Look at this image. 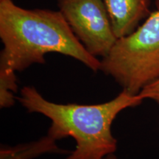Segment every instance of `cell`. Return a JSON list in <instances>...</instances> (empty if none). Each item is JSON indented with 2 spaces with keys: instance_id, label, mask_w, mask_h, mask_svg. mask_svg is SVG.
Returning <instances> with one entry per match:
<instances>
[{
  "instance_id": "cell-3",
  "label": "cell",
  "mask_w": 159,
  "mask_h": 159,
  "mask_svg": "<svg viewBox=\"0 0 159 159\" xmlns=\"http://www.w3.org/2000/svg\"><path fill=\"white\" fill-rule=\"evenodd\" d=\"M156 6L144 23L117 39L101 61L100 70L133 94L159 78V0Z\"/></svg>"
},
{
  "instance_id": "cell-4",
  "label": "cell",
  "mask_w": 159,
  "mask_h": 159,
  "mask_svg": "<svg viewBox=\"0 0 159 159\" xmlns=\"http://www.w3.org/2000/svg\"><path fill=\"white\" fill-rule=\"evenodd\" d=\"M57 5L90 54L104 57L110 52L117 38L103 0H57Z\"/></svg>"
},
{
  "instance_id": "cell-6",
  "label": "cell",
  "mask_w": 159,
  "mask_h": 159,
  "mask_svg": "<svg viewBox=\"0 0 159 159\" xmlns=\"http://www.w3.org/2000/svg\"><path fill=\"white\" fill-rule=\"evenodd\" d=\"M56 141L47 135L44 138L30 144L2 149L1 159H32L46 152H63V151L55 144Z\"/></svg>"
},
{
  "instance_id": "cell-2",
  "label": "cell",
  "mask_w": 159,
  "mask_h": 159,
  "mask_svg": "<svg viewBox=\"0 0 159 159\" xmlns=\"http://www.w3.org/2000/svg\"><path fill=\"white\" fill-rule=\"evenodd\" d=\"M18 99L30 113L51 119L48 135L55 140L72 137L76 148L66 159H104L117 148L111 125L121 111L143 101L139 94L123 90L112 100L96 105L57 104L43 98L34 87L25 86Z\"/></svg>"
},
{
  "instance_id": "cell-7",
  "label": "cell",
  "mask_w": 159,
  "mask_h": 159,
  "mask_svg": "<svg viewBox=\"0 0 159 159\" xmlns=\"http://www.w3.org/2000/svg\"><path fill=\"white\" fill-rule=\"evenodd\" d=\"M17 91L16 72L0 71V105L2 108L13 105L15 98L13 92Z\"/></svg>"
},
{
  "instance_id": "cell-5",
  "label": "cell",
  "mask_w": 159,
  "mask_h": 159,
  "mask_svg": "<svg viewBox=\"0 0 159 159\" xmlns=\"http://www.w3.org/2000/svg\"><path fill=\"white\" fill-rule=\"evenodd\" d=\"M117 39L131 34L150 14L152 0H103Z\"/></svg>"
},
{
  "instance_id": "cell-9",
  "label": "cell",
  "mask_w": 159,
  "mask_h": 159,
  "mask_svg": "<svg viewBox=\"0 0 159 159\" xmlns=\"http://www.w3.org/2000/svg\"><path fill=\"white\" fill-rule=\"evenodd\" d=\"M104 159H117L116 157H115L114 155H110V156H108L107 157H105Z\"/></svg>"
},
{
  "instance_id": "cell-1",
  "label": "cell",
  "mask_w": 159,
  "mask_h": 159,
  "mask_svg": "<svg viewBox=\"0 0 159 159\" xmlns=\"http://www.w3.org/2000/svg\"><path fill=\"white\" fill-rule=\"evenodd\" d=\"M0 71L43 64L52 52L76 59L95 72L101 69V61L86 50L59 11L25 9L13 0H0Z\"/></svg>"
},
{
  "instance_id": "cell-8",
  "label": "cell",
  "mask_w": 159,
  "mask_h": 159,
  "mask_svg": "<svg viewBox=\"0 0 159 159\" xmlns=\"http://www.w3.org/2000/svg\"><path fill=\"white\" fill-rule=\"evenodd\" d=\"M139 94L144 99H152L159 105V78L145 86Z\"/></svg>"
}]
</instances>
